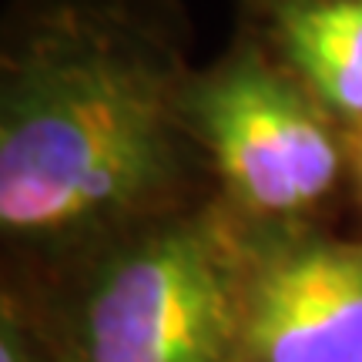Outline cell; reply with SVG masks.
Returning a JSON list of instances; mask_svg holds the SVG:
<instances>
[{
	"label": "cell",
	"mask_w": 362,
	"mask_h": 362,
	"mask_svg": "<svg viewBox=\"0 0 362 362\" xmlns=\"http://www.w3.org/2000/svg\"><path fill=\"white\" fill-rule=\"evenodd\" d=\"M188 90L121 27H61L7 57L0 90V225L67 248L128 228L185 171Z\"/></svg>",
	"instance_id": "obj_1"
},
{
	"label": "cell",
	"mask_w": 362,
	"mask_h": 362,
	"mask_svg": "<svg viewBox=\"0 0 362 362\" xmlns=\"http://www.w3.org/2000/svg\"><path fill=\"white\" fill-rule=\"evenodd\" d=\"M252 242L218 215L115 245L81 288L74 362H245Z\"/></svg>",
	"instance_id": "obj_2"
},
{
	"label": "cell",
	"mask_w": 362,
	"mask_h": 362,
	"mask_svg": "<svg viewBox=\"0 0 362 362\" xmlns=\"http://www.w3.org/2000/svg\"><path fill=\"white\" fill-rule=\"evenodd\" d=\"M188 121L238 205L288 218L339 178V144L322 111L262 57L242 54L188 90Z\"/></svg>",
	"instance_id": "obj_3"
},
{
	"label": "cell",
	"mask_w": 362,
	"mask_h": 362,
	"mask_svg": "<svg viewBox=\"0 0 362 362\" xmlns=\"http://www.w3.org/2000/svg\"><path fill=\"white\" fill-rule=\"evenodd\" d=\"M245 362H362V242L252 245Z\"/></svg>",
	"instance_id": "obj_4"
},
{
	"label": "cell",
	"mask_w": 362,
	"mask_h": 362,
	"mask_svg": "<svg viewBox=\"0 0 362 362\" xmlns=\"http://www.w3.org/2000/svg\"><path fill=\"white\" fill-rule=\"evenodd\" d=\"M275 24L319 101L336 115L362 117V0H288Z\"/></svg>",
	"instance_id": "obj_5"
},
{
	"label": "cell",
	"mask_w": 362,
	"mask_h": 362,
	"mask_svg": "<svg viewBox=\"0 0 362 362\" xmlns=\"http://www.w3.org/2000/svg\"><path fill=\"white\" fill-rule=\"evenodd\" d=\"M0 362H57L11 296L0 309Z\"/></svg>",
	"instance_id": "obj_6"
},
{
	"label": "cell",
	"mask_w": 362,
	"mask_h": 362,
	"mask_svg": "<svg viewBox=\"0 0 362 362\" xmlns=\"http://www.w3.org/2000/svg\"><path fill=\"white\" fill-rule=\"evenodd\" d=\"M356 161H359V175H362V131H359V141H356Z\"/></svg>",
	"instance_id": "obj_7"
}]
</instances>
